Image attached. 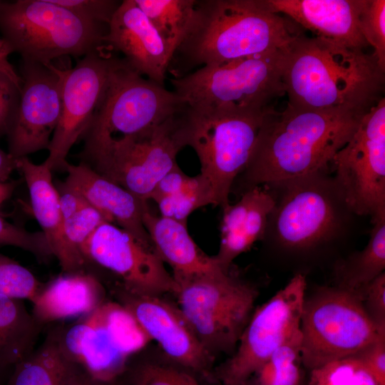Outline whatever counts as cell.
I'll return each mask as SVG.
<instances>
[{"label":"cell","instance_id":"obj_15","mask_svg":"<svg viewBox=\"0 0 385 385\" xmlns=\"http://www.w3.org/2000/svg\"><path fill=\"white\" fill-rule=\"evenodd\" d=\"M116 60L101 48L63 70L61 113L44 161L51 171L64 169L71 148L91 124Z\"/></svg>","mask_w":385,"mask_h":385},{"label":"cell","instance_id":"obj_41","mask_svg":"<svg viewBox=\"0 0 385 385\" xmlns=\"http://www.w3.org/2000/svg\"><path fill=\"white\" fill-rule=\"evenodd\" d=\"M360 360L375 376L381 385H385V333L351 356Z\"/></svg>","mask_w":385,"mask_h":385},{"label":"cell","instance_id":"obj_20","mask_svg":"<svg viewBox=\"0 0 385 385\" xmlns=\"http://www.w3.org/2000/svg\"><path fill=\"white\" fill-rule=\"evenodd\" d=\"M64 170L68 175L61 185L81 195L108 222L120 227L142 245L153 250L143 222V212L148 206L146 201L139 199L83 163L72 165L67 162Z\"/></svg>","mask_w":385,"mask_h":385},{"label":"cell","instance_id":"obj_45","mask_svg":"<svg viewBox=\"0 0 385 385\" xmlns=\"http://www.w3.org/2000/svg\"><path fill=\"white\" fill-rule=\"evenodd\" d=\"M102 383H99L93 381L86 373L82 376V378L78 381L76 385H102Z\"/></svg>","mask_w":385,"mask_h":385},{"label":"cell","instance_id":"obj_3","mask_svg":"<svg viewBox=\"0 0 385 385\" xmlns=\"http://www.w3.org/2000/svg\"><path fill=\"white\" fill-rule=\"evenodd\" d=\"M190 36L170 63L175 78L196 66H216L286 50L295 36L290 23L262 0H202ZM170 62V63H171Z\"/></svg>","mask_w":385,"mask_h":385},{"label":"cell","instance_id":"obj_7","mask_svg":"<svg viewBox=\"0 0 385 385\" xmlns=\"http://www.w3.org/2000/svg\"><path fill=\"white\" fill-rule=\"evenodd\" d=\"M327 174L267 185L274 194L275 205L265 236L271 235L286 249L307 250L343 233L349 215L355 214L346 205L334 177Z\"/></svg>","mask_w":385,"mask_h":385},{"label":"cell","instance_id":"obj_1","mask_svg":"<svg viewBox=\"0 0 385 385\" xmlns=\"http://www.w3.org/2000/svg\"><path fill=\"white\" fill-rule=\"evenodd\" d=\"M365 114L303 110L288 104L282 111H270L240 174L244 192L327 173L334 156L351 139Z\"/></svg>","mask_w":385,"mask_h":385},{"label":"cell","instance_id":"obj_6","mask_svg":"<svg viewBox=\"0 0 385 385\" xmlns=\"http://www.w3.org/2000/svg\"><path fill=\"white\" fill-rule=\"evenodd\" d=\"M108 26L86 20L52 0L0 1L2 38L22 61L51 63L102 48Z\"/></svg>","mask_w":385,"mask_h":385},{"label":"cell","instance_id":"obj_22","mask_svg":"<svg viewBox=\"0 0 385 385\" xmlns=\"http://www.w3.org/2000/svg\"><path fill=\"white\" fill-rule=\"evenodd\" d=\"M274 205L270 188L260 185L245 191L236 203L229 204L222 210L220 247L213 255L222 270L230 271L237 257L265 238Z\"/></svg>","mask_w":385,"mask_h":385},{"label":"cell","instance_id":"obj_23","mask_svg":"<svg viewBox=\"0 0 385 385\" xmlns=\"http://www.w3.org/2000/svg\"><path fill=\"white\" fill-rule=\"evenodd\" d=\"M16 163L29 190L33 215L53 256L65 273L83 272L85 265L72 253L64 237L59 195L52 181V171L45 162L36 164L27 157L16 159Z\"/></svg>","mask_w":385,"mask_h":385},{"label":"cell","instance_id":"obj_18","mask_svg":"<svg viewBox=\"0 0 385 385\" xmlns=\"http://www.w3.org/2000/svg\"><path fill=\"white\" fill-rule=\"evenodd\" d=\"M63 70L22 61L20 100L6 133L14 158L48 149L61 113Z\"/></svg>","mask_w":385,"mask_h":385},{"label":"cell","instance_id":"obj_16","mask_svg":"<svg viewBox=\"0 0 385 385\" xmlns=\"http://www.w3.org/2000/svg\"><path fill=\"white\" fill-rule=\"evenodd\" d=\"M113 293L173 364L210 380L215 379V358L203 346L178 307L162 296L134 292L118 283Z\"/></svg>","mask_w":385,"mask_h":385},{"label":"cell","instance_id":"obj_21","mask_svg":"<svg viewBox=\"0 0 385 385\" xmlns=\"http://www.w3.org/2000/svg\"><path fill=\"white\" fill-rule=\"evenodd\" d=\"M267 9L284 14L315 37L354 48L368 46L359 29L364 0H262Z\"/></svg>","mask_w":385,"mask_h":385},{"label":"cell","instance_id":"obj_5","mask_svg":"<svg viewBox=\"0 0 385 385\" xmlns=\"http://www.w3.org/2000/svg\"><path fill=\"white\" fill-rule=\"evenodd\" d=\"M184 110L133 135L84 138L81 163L148 202L158 182L178 165L177 155L185 147L181 130Z\"/></svg>","mask_w":385,"mask_h":385},{"label":"cell","instance_id":"obj_2","mask_svg":"<svg viewBox=\"0 0 385 385\" xmlns=\"http://www.w3.org/2000/svg\"><path fill=\"white\" fill-rule=\"evenodd\" d=\"M282 82L294 108L366 113L384 98L385 71L373 53L299 33L285 51Z\"/></svg>","mask_w":385,"mask_h":385},{"label":"cell","instance_id":"obj_28","mask_svg":"<svg viewBox=\"0 0 385 385\" xmlns=\"http://www.w3.org/2000/svg\"><path fill=\"white\" fill-rule=\"evenodd\" d=\"M173 56L195 25L197 0H135Z\"/></svg>","mask_w":385,"mask_h":385},{"label":"cell","instance_id":"obj_9","mask_svg":"<svg viewBox=\"0 0 385 385\" xmlns=\"http://www.w3.org/2000/svg\"><path fill=\"white\" fill-rule=\"evenodd\" d=\"M178 307L215 358L235 351L257 297L249 283L219 270L175 281Z\"/></svg>","mask_w":385,"mask_h":385},{"label":"cell","instance_id":"obj_26","mask_svg":"<svg viewBox=\"0 0 385 385\" xmlns=\"http://www.w3.org/2000/svg\"><path fill=\"white\" fill-rule=\"evenodd\" d=\"M61 326L49 329L36 349L16 364L4 385H76L86 374L63 350Z\"/></svg>","mask_w":385,"mask_h":385},{"label":"cell","instance_id":"obj_46","mask_svg":"<svg viewBox=\"0 0 385 385\" xmlns=\"http://www.w3.org/2000/svg\"><path fill=\"white\" fill-rule=\"evenodd\" d=\"M4 375V374H0V385H3V384H2V380H1V379H2V376H3Z\"/></svg>","mask_w":385,"mask_h":385},{"label":"cell","instance_id":"obj_33","mask_svg":"<svg viewBox=\"0 0 385 385\" xmlns=\"http://www.w3.org/2000/svg\"><path fill=\"white\" fill-rule=\"evenodd\" d=\"M309 385H381L354 356L336 360L309 371Z\"/></svg>","mask_w":385,"mask_h":385},{"label":"cell","instance_id":"obj_31","mask_svg":"<svg viewBox=\"0 0 385 385\" xmlns=\"http://www.w3.org/2000/svg\"><path fill=\"white\" fill-rule=\"evenodd\" d=\"M302 366L299 328L268 357L245 385H302Z\"/></svg>","mask_w":385,"mask_h":385},{"label":"cell","instance_id":"obj_34","mask_svg":"<svg viewBox=\"0 0 385 385\" xmlns=\"http://www.w3.org/2000/svg\"><path fill=\"white\" fill-rule=\"evenodd\" d=\"M125 373L132 385H200L192 373L175 364L144 361L128 364Z\"/></svg>","mask_w":385,"mask_h":385},{"label":"cell","instance_id":"obj_44","mask_svg":"<svg viewBox=\"0 0 385 385\" xmlns=\"http://www.w3.org/2000/svg\"><path fill=\"white\" fill-rule=\"evenodd\" d=\"M13 185L5 182H0V203L5 200L10 195Z\"/></svg>","mask_w":385,"mask_h":385},{"label":"cell","instance_id":"obj_29","mask_svg":"<svg viewBox=\"0 0 385 385\" xmlns=\"http://www.w3.org/2000/svg\"><path fill=\"white\" fill-rule=\"evenodd\" d=\"M364 249L340 262L335 268L337 287L354 290L367 284L385 269V216L372 221Z\"/></svg>","mask_w":385,"mask_h":385},{"label":"cell","instance_id":"obj_43","mask_svg":"<svg viewBox=\"0 0 385 385\" xmlns=\"http://www.w3.org/2000/svg\"><path fill=\"white\" fill-rule=\"evenodd\" d=\"M15 169H16V159L9 153L0 149V182H5Z\"/></svg>","mask_w":385,"mask_h":385},{"label":"cell","instance_id":"obj_19","mask_svg":"<svg viewBox=\"0 0 385 385\" xmlns=\"http://www.w3.org/2000/svg\"><path fill=\"white\" fill-rule=\"evenodd\" d=\"M103 41V45L122 53L135 72L164 86L173 54L135 0L119 4Z\"/></svg>","mask_w":385,"mask_h":385},{"label":"cell","instance_id":"obj_12","mask_svg":"<svg viewBox=\"0 0 385 385\" xmlns=\"http://www.w3.org/2000/svg\"><path fill=\"white\" fill-rule=\"evenodd\" d=\"M173 91L153 82L117 58L84 138H119L157 125L183 111Z\"/></svg>","mask_w":385,"mask_h":385},{"label":"cell","instance_id":"obj_47","mask_svg":"<svg viewBox=\"0 0 385 385\" xmlns=\"http://www.w3.org/2000/svg\"><path fill=\"white\" fill-rule=\"evenodd\" d=\"M102 385H113L112 384H103ZM128 385H132V384H128Z\"/></svg>","mask_w":385,"mask_h":385},{"label":"cell","instance_id":"obj_30","mask_svg":"<svg viewBox=\"0 0 385 385\" xmlns=\"http://www.w3.org/2000/svg\"><path fill=\"white\" fill-rule=\"evenodd\" d=\"M59 186L57 190L64 237L72 253L86 266L81 248L96 229L108 221L78 193L61 185Z\"/></svg>","mask_w":385,"mask_h":385},{"label":"cell","instance_id":"obj_25","mask_svg":"<svg viewBox=\"0 0 385 385\" xmlns=\"http://www.w3.org/2000/svg\"><path fill=\"white\" fill-rule=\"evenodd\" d=\"M143 222L155 252L171 267L175 281L222 270L195 243L187 223L154 215L148 206Z\"/></svg>","mask_w":385,"mask_h":385},{"label":"cell","instance_id":"obj_13","mask_svg":"<svg viewBox=\"0 0 385 385\" xmlns=\"http://www.w3.org/2000/svg\"><path fill=\"white\" fill-rule=\"evenodd\" d=\"M334 179L350 210L385 216V99L361 120L349 142L334 156ZM371 221V222H372Z\"/></svg>","mask_w":385,"mask_h":385},{"label":"cell","instance_id":"obj_17","mask_svg":"<svg viewBox=\"0 0 385 385\" xmlns=\"http://www.w3.org/2000/svg\"><path fill=\"white\" fill-rule=\"evenodd\" d=\"M86 261L116 275L125 289L147 294H175L178 284L155 251L130 233L106 222L81 248Z\"/></svg>","mask_w":385,"mask_h":385},{"label":"cell","instance_id":"obj_37","mask_svg":"<svg viewBox=\"0 0 385 385\" xmlns=\"http://www.w3.org/2000/svg\"><path fill=\"white\" fill-rule=\"evenodd\" d=\"M0 245H8L27 251L38 259L53 256L48 241L42 232H30L11 224L0 216Z\"/></svg>","mask_w":385,"mask_h":385},{"label":"cell","instance_id":"obj_40","mask_svg":"<svg viewBox=\"0 0 385 385\" xmlns=\"http://www.w3.org/2000/svg\"><path fill=\"white\" fill-rule=\"evenodd\" d=\"M21 89L0 72V136L6 134L20 100Z\"/></svg>","mask_w":385,"mask_h":385},{"label":"cell","instance_id":"obj_10","mask_svg":"<svg viewBox=\"0 0 385 385\" xmlns=\"http://www.w3.org/2000/svg\"><path fill=\"white\" fill-rule=\"evenodd\" d=\"M300 332L302 363L309 371L351 356L385 333L354 291L337 286L305 297Z\"/></svg>","mask_w":385,"mask_h":385},{"label":"cell","instance_id":"obj_14","mask_svg":"<svg viewBox=\"0 0 385 385\" xmlns=\"http://www.w3.org/2000/svg\"><path fill=\"white\" fill-rule=\"evenodd\" d=\"M305 277L296 274L252 314L231 356L214 370L222 385H245L268 357L300 328Z\"/></svg>","mask_w":385,"mask_h":385},{"label":"cell","instance_id":"obj_38","mask_svg":"<svg viewBox=\"0 0 385 385\" xmlns=\"http://www.w3.org/2000/svg\"><path fill=\"white\" fill-rule=\"evenodd\" d=\"M353 291L373 322L385 330V272Z\"/></svg>","mask_w":385,"mask_h":385},{"label":"cell","instance_id":"obj_42","mask_svg":"<svg viewBox=\"0 0 385 385\" xmlns=\"http://www.w3.org/2000/svg\"><path fill=\"white\" fill-rule=\"evenodd\" d=\"M13 52L11 46L3 38H0V72L6 75L21 89V78L9 61V56Z\"/></svg>","mask_w":385,"mask_h":385},{"label":"cell","instance_id":"obj_39","mask_svg":"<svg viewBox=\"0 0 385 385\" xmlns=\"http://www.w3.org/2000/svg\"><path fill=\"white\" fill-rule=\"evenodd\" d=\"M52 1L92 22L108 26L120 3L111 0H52Z\"/></svg>","mask_w":385,"mask_h":385},{"label":"cell","instance_id":"obj_24","mask_svg":"<svg viewBox=\"0 0 385 385\" xmlns=\"http://www.w3.org/2000/svg\"><path fill=\"white\" fill-rule=\"evenodd\" d=\"M106 302L99 279L88 272L65 273L43 285L33 300L32 316L42 327L86 316Z\"/></svg>","mask_w":385,"mask_h":385},{"label":"cell","instance_id":"obj_35","mask_svg":"<svg viewBox=\"0 0 385 385\" xmlns=\"http://www.w3.org/2000/svg\"><path fill=\"white\" fill-rule=\"evenodd\" d=\"M43 286L29 270L0 253V295L32 302Z\"/></svg>","mask_w":385,"mask_h":385},{"label":"cell","instance_id":"obj_36","mask_svg":"<svg viewBox=\"0 0 385 385\" xmlns=\"http://www.w3.org/2000/svg\"><path fill=\"white\" fill-rule=\"evenodd\" d=\"M359 29L368 46L373 48L379 67L385 71V1L364 0Z\"/></svg>","mask_w":385,"mask_h":385},{"label":"cell","instance_id":"obj_11","mask_svg":"<svg viewBox=\"0 0 385 385\" xmlns=\"http://www.w3.org/2000/svg\"><path fill=\"white\" fill-rule=\"evenodd\" d=\"M63 350L95 381L112 384L130 359L150 340L134 317L117 302L106 301L75 324L61 326Z\"/></svg>","mask_w":385,"mask_h":385},{"label":"cell","instance_id":"obj_4","mask_svg":"<svg viewBox=\"0 0 385 385\" xmlns=\"http://www.w3.org/2000/svg\"><path fill=\"white\" fill-rule=\"evenodd\" d=\"M286 50L201 66L171 78L173 91L192 109L265 113L285 96L282 70Z\"/></svg>","mask_w":385,"mask_h":385},{"label":"cell","instance_id":"obj_8","mask_svg":"<svg viewBox=\"0 0 385 385\" xmlns=\"http://www.w3.org/2000/svg\"><path fill=\"white\" fill-rule=\"evenodd\" d=\"M267 113L240 114L188 106L183 112L185 145L198 157L200 174L211 187L213 205L223 210L230 204L234 183L250 159Z\"/></svg>","mask_w":385,"mask_h":385},{"label":"cell","instance_id":"obj_27","mask_svg":"<svg viewBox=\"0 0 385 385\" xmlns=\"http://www.w3.org/2000/svg\"><path fill=\"white\" fill-rule=\"evenodd\" d=\"M22 300L0 295V373L26 358L34 349L43 329Z\"/></svg>","mask_w":385,"mask_h":385},{"label":"cell","instance_id":"obj_32","mask_svg":"<svg viewBox=\"0 0 385 385\" xmlns=\"http://www.w3.org/2000/svg\"><path fill=\"white\" fill-rule=\"evenodd\" d=\"M161 216L187 223L188 217L195 210L213 205V196L208 182L198 174L190 177L176 192L154 198Z\"/></svg>","mask_w":385,"mask_h":385}]
</instances>
